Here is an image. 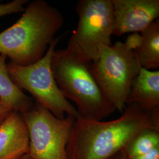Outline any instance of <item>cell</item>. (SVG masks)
Instances as JSON below:
<instances>
[{"label": "cell", "instance_id": "6da1fadb", "mask_svg": "<svg viewBox=\"0 0 159 159\" xmlns=\"http://www.w3.org/2000/svg\"><path fill=\"white\" fill-rule=\"evenodd\" d=\"M159 129V107L148 113L127 105L122 115L110 121L75 120L67 146L68 159H108L125 149L140 131Z\"/></svg>", "mask_w": 159, "mask_h": 159}, {"label": "cell", "instance_id": "7a4b0ae2", "mask_svg": "<svg viewBox=\"0 0 159 159\" xmlns=\"http://www.w3.org/2000/svg\"><path fill=\"white\" fill-rule=\"evenodd\" d=\"M17 22L0 33V54L12 63L25 66L44 57L58 31L64 17L44 0L29 2Z\"/></svg>", "mask_w": 159, "mask_h": 159}, {"label": "cell", "instance_id": "3957f363", "mask_svg": "<svg viewBox=\"0 0 159 159\" xmlns=\"http://www.w3.org/2000/svg\"><path fill=\"white\" fill-rule=\"evenodd\" d=\"M51 67L58 89L74 103L80 117L101 121L116 111L98 84L91 63L66 48L54 51Z\"/></svg>", "mask_w": 159, "mask_h": 159}, {"label": "cell", "instance_id": "277c9868", "mask_svg": "<svg viewBox=\"0 0 159 159\" xmlns=\"http://www.w3.org/2000/svg\"><path fill=\"white\" fill-rule=\"evenodd\" d=\"M98 54L91 62L93 74L104 95L116 110L123 113L133 81L141 66L134 51L124 43L100 45Z\"/></svg>", "mask_w": 159, "mask_h": 159}, {"label": "cell", "instance_id": "5b68a950", "mask_svg": "<svg viewBox=\"0 0 159 159\" xmlns=\"http://www.w3.org/2000/svg\"><path fill=\"white\" fill-rule=\"evenodd\" d=\"M62 35L52 41L44 57L33 64L22 66L10 61L7 71L14 84L20 90L30 93L35 102L49 110L56 117L63 119L67 116L75 119L79 115L75 107L63 96L51 70V60Z\"/></svg>", "mask_w": 159, "mask_h": 159}, {"label": "cell", "instance_id": "8992f818", "mask_svg": "<svg viewBox=\"0 0 159 159\" xmlns=\"http://www.w3.org/2000/svg\"><path fill=\"white\" fill-rule=\"evenodd\" d=\"M79 16L76 29L66 49L83 61L91 63L100 45L112 46L113 12L111 0H80L75 6Z\"/></svg>", "mask_w": 159, "mask_h": 159}, {"label": "cell", "instance_id": "52a82bcc", "mask_svg": "<svg viewBox=\"0 0 159 159\" xmlns=\"http://www.w3.org/2000/svg\"><path fill=\"white\" fill-rule=\"evenodd\" d=\"M23 116L29 130V154L33 159H68L67 146L74 117L58 119L36 102Z\"/></svg>", "mask_w": 159, "mask_h": 159}, {"label": "cell", "instance_id": "ba28073f", "mask_svg": "<svg viewBox=\"0 0 159 159\" xmlns=\"http://www.w3.org/2000/svg\"><path fill=\"white\" fill-rule=\"evenodd\" d=\"M113 35L142 33L159 19V0H111Z\"/></svg>", "mask_w": 159, "mask_h": 159}, {"label": "cell", "instance_id": "9c48e42d", "mask_svg": "<svg viewBox=\"0 0 159 159\" xmlns=\"http://www.w3.org/2000/svg\"><path fill=\"white\" fill-rule=\"evenodd\" d=\"M29 142L23 114L12 110L0 124V159H17L29 154Z\"/></svg>", "mask_w": 159, "mask_h": 159}, {"label": "cell", "instance_id": "30bf717a", "mask_svg": "<svg viewBox=\"0 0 159 159\" xmlns=\"http://www.w3.org/2000/svg\"><path fill=\"white\" fill-rule=\"evenodd\" d=\"M133 104L150 113L159 107V71L141 67L131 85L127 105Z\"/></svg>", "mask_w": 159, "mask_h": 159}, {"label": "cell", "instance_id": "8fae6325", "mask_svg": "<svg viewBox=\"0 0 159 159\" xmlns=\"http://www.w3.org/2000/svg\"><path fill=\"white\" fill-rule=\"evenodd\" d=\"M7 56L0 54V99L12 110L24 113L34 106L33 99L14 84L7 68Z\"/></svg>", "mask_w": 159, "mask_h": 159}, {"label": "cell", "instance_id": "7c38bea8", "mask_svg": "<svg viewBox=\"0 0 159 159\" xmlns=\"http://www.w3.org/2000/svg\"><path fill=\"white\" fill-rule=\"evenodd\" d=\"M142 43L134 51L137 59L143 68L157 70L159 68V20L152 23L140 33Z\"/></svg>", "mask_w": 159, "mask_h": 159}, {"label": "cell", "instance_id": "4fadbf2b", "mask_svg": "<svg viewBox=\"0 0 159 159\" xmlns=\"http://www.w3.org/2000/svg\"><path fill=\"white\" fill-rule=\"evenodd\" d=\"M159 146V129L147 128L134 137L125 148L127 157L132 159Z\"/></svg>", "mask_w": 159, "mask_h": 159}, {"label": "cell", "instance_id": "5bb4252c", "mask_svg": "<svg viewBox=\"0 0 159 159\" xmlns=\"http://www.w3.org/2000/svg\"><path fill=\"white\" fill-rule=\"evenodd\" d=\"M27 0H14L7 3H0V17L6 15L23 12L24 5L28 3Z\"/></svg>", "mask_w": 159, "mask_h": 159}, {"label": "cell", "instance_id": "9a60e30c", "mask_svg": "<svg viewBox=\"0 0 159 159\" xmlns=\"http://www.w3.org/2000/svg\"><path fill=\"white\" fill-rule=\"evenodd\" d=\"M142 41V37L141 34H139V33H134L127 37L124 43L129 49L134 51L140 47Z\"/></svg>", "mask_w": 159, "mask_h": 159}, {"label": "cell", "instance_id": "2e32d148", "mask_svg": "<svg viewBox=\"0 0 159 159\" xmlns=\"http://www.w3.org/2000/svg\"><path fill=\"white\" fill-rule=\"evenodd\" d=\"M131 159H159V146L154 148L147 153L144 154Z\"/></svg>", "mask_w": 159, "mask_h": 159}, {"label": "cell", "instance_id": "e0dca14e", "mask_svg": "<svg viewBox=\"0 0 159 159\" xmlns=\"http://www.w3.org/2000/svg\"><path fill=\"white\" fill-rule=\"evenodd\" d=\"M11 111V108L0 99V124Z\"/></svg>", "mask_w": 159, "mask_h": 159}, {"label": "cell", "instance_id": "ac0fdd59", "mask_svg": "<svg viewBox=\"0 0 159 159\" xmlns=\"http://www.w3.org/2000/svg\"><path fill=\"white\" fill-rule=\"evenodd\" d=\"M108 159H129L125 153V149L121 150L119 152H118L117 153L114 154L112 157H111L110 158Z\"/></svg>", "mask_w": 159, "mask_h": 159}, {"label": "cell", "instance_id": "d6986e66", "mask_svg": "<svg viewBox=\"0 0 159 159\" xmlns=\"http://www.w3.org/2000/svg\"><path fill=\"white\" fill-rule=\"evenodd\" d=\"M33 159L30 155H29V154H25V155H24V156H22L21 157H20V158H18V159Z\"/></svg>", "mask_w": 159, "mask_h": 159}]
</instances>
